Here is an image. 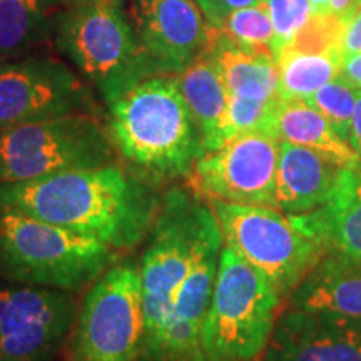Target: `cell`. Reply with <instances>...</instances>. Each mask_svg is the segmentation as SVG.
Listing matches in <instances>:
<instances>
[{
    "label": "cell",
    "mask_w": 361,
    "mask_h": 361,
    "mask_svg": "<svg viewBox=\"0 0 361 361\" xmlns=\"http://www.w3.org/2000/svg\"><path fill=\"white\" fill-rule=\"evenodd\" d=\"M161 200L154 184L119 164L0 184V211L99 239L123 255L146 241Z\"/></svg>",
    "instance_id": "6da1fadb"
},
{
    "label": "cell",
    "mask_w": 361,
    "mask_h": 361,
    "mask_svg": "<svg viewBox=\"0 0 361 361\" xmlns=\"http://www.w3.org/2000/svg\"><path fill=\"white\" fill-rule=\"evenodd\" d=\"M107 133L126 169L161 186L188 179L204 144L174 75L156 74L107 104Z\"/></svg>",
    "instance_id": "7a4b0ae2"
},
{
    "label": "cell",
    "mask_w": 361,
    "mask_h": 361,
    "mask_svg": "<svg viewBox=\"0 0 361 361\" xmlns=\"http://www.w3.org/2000/svg\"><path fill=\"white\" fill-rule=\"evenodd\" d=\"M214 211L186 184L162 192L161 207L146 239L141 259L142 306L146 319L142 361H156L179 291L196 258Z\"/></svg>",
    "instance_id": "3957f363"
},
{
    "label": "cell",
    "mask_w": 361,
    "mask_h": 361,
    "mask_svg": "<svg viewBox=\"0 0 361 361\" xmlns=\"http://www.w3.org/2000/svg\"><path fill=\"white\" fill-rule=\"evenodd\" d=\"M121 256L99 239L0 211V278L8 283L78 293L96 283Z\"/></svg>",
    "instance_id": "277c9868"
},
{
    "label": "cell",
    "mask_w": 361,
    "mask_h": 361,
    "mask_svg": "<svg viewBox=\"0 0 361 361\" xmlns=\"http://www.w3.org/2000/svg\"><path fill=\"white\" fill-rule=\"evenodd\" d=\"M54 44L109 104L157 72L144 51L124 0L69 6L57 19Z\"/></svg>",
    "instance_id": "5b68a950"
},
{
    "label": "cell",
    "mask_w": 361,
    "mask_h": 361,
    "mask_svg": "<svg viewBox=\"0 0 361 361\" xmlns=\"http://www.w3.org/2000/svg\"><path fill=\"white\" fill-rule=\"evenodd\" d=\"M281 298L268 278L224 245L202 328L206 360H259L276 326Z\"/></svg>",
    "instance_id": "8992f818"
},
{
    "label": "cell",
    "mask_w": 361,
    "mask_h": 361,
    "mask_svg": "<svg viewBox=\"0 0 361 361\" xmlns=\"http://www.w3.org/2000/svg\"><path fill=\"white\" fill-rule=\"evenodd\" d=\"M144 336L141 263L119 259L85 291L64 361H142Z\"/></svg>",
    "instance_id": "52a82bcc"
},
{
    "label": "cell",
    "mask_w": 361,
    "mask_h": 361,
    "mask_svg": "<svg viewBox=\"0 0 361 361\" xmlns=\"http://www.w3.org/2000/svg\"><path fill=\"white\" fill-rule=\"evenodd\" d=\"M119 164L101 117L74 114L0 129V184Z\"/></svg>",
    "instance_id": "ba28073f"
},
{
    "label": "cell",
    "mask_w": 361,
    "mask_h": 361,
    "mask_svg": "<svg viewBox=\"0 0 361 361\" xmlns=\"http://www.w3.org/2000/svg\"><path fill=\"white\" fill-rule=\"evenodd\" d=\"M226 246L258 269L281 296H291L326 252L291 216L269 206L207 201Z\"/></svg>",
    "instance_id": "9c48e42d"
},
{
    "label": "cell",
    "mask_w": 361,
    "mask_h": 361,
    "mask_svg": "<svg viewBox=\"0 0 361 361\" xmlns=\"http://www.w3.org/2000/svg\"><path fill=\"white\" fill-rule=\"evenodd\" d=\"M74 114L102 112L87 80L66 62L25 56L0 64V129Z\"/></svg>",
    "instance_id": "30bf717a"
},
{
    "label": "cell",
    "mask_w": 361,
    "mask_h": 361,
    "mask_svg": "<svg viewBox=\"0 0 361 361\" xmlns=\"http://www.w3.org/2000/svg\"><path fill=\"white\" fill-rule=\"evenodd\" d=\"M279 144L264 133L236 135L204 152L188 184L206 201L274 207Z\"/></svg>",
    "instance_id": "8fae6325"
},
{
    "label": "cell",
    "mask_w": 361,
    "mask_h": 361,
    "mask_svg": "<svg viewBox=\"0 0 361 361\" xmlns=\"http://www.w3.org/2000/svg\"><path fill=\"white\" fill-rule=\"evenodd\" d=\"M75 293L11 284L0 288V361H52L78 316Z\"/></svg>",
    "instance_id": "7c38bea8"
},
{
    "label": "cell",
    "mask_w": 361,
    "mask_h": 361,
    "mask_svg": "<svg viewBox=\"0 0 361 361\" xmlns=\"http://www.w3.org/2000/svg\"><path fill=\"white\" fill-rule=\"evenodd\" d=\"M133 12L157 74H179L207 51L211 24L194 0H135Z\"/></svg>",
    "instance_id": "4fadbf2b"
},
{
    "label": "cell",
    "mask_w": 361,
    "mask_h": 361,
    "mask_svg": "<svg viewBox=\"0 0 361 361\" xmlns=\"http://www.w3.org/2000/svg\"><path fill=\"white\" fill-rule=\"evenodd\" d=\"M261 361H361V322L290 308Z\"/></svg>",
    "instance_id": "5bb4252c"
},
{
    "label": "cell",
    "mask_w": 361,
    "mask_h": 361,
    "mask_svg": "<svg viewBox=\"0 0 361 361\" xmlns=\"http://www.w3.org/2000/svg\"><path fill=\"white\" fill-rule=\"evenodd\" d=\"M345 169L323 152L281 142L274 209L296 216L324 206L335 192Z\"/></svg>",
    "instance_id": "9a60e30c"
},
{
    "label": "cell",
    "mask_w": 361,
    "mask_h": 361,
    "mask_svg": "<svg viewBox=\"0 0 361 361\" xmlns=\"http://www.w3.org/2000/svg\"><path fill=\"white\" fill-rule=\"evenodd\" d=\"M291 218L326 255L361 266V166L343 171L326 204Z\"/></svg>",
    "instance_id": "2e32d148"
},
{
    "label": "cell",
    "mask_w": 361,
    "mask_h": 361,
    "mask_svg": "<svg viewBox=\"0 0 361 361\" xmlns=\"http://www.w3.org/2000/svg\"><path fill=\"white\" fill-rule=\"evenodd\" d=\"M291 308L361 322V266L326 255L291 293Z\"/></svg>",
    "instance_id": "e0dca14e"
},
{
    "label": "cell",
    "mask_w": 361,
    "mask_h": 361,
    "mask_svg": "<svg viewBox=\"0 0 361 361\" xmlns=\"http://www.w3.org/2000/svg\"><path fill=\"white\" fill-rule=\"evenodd\" d=\"M174 78L200 128L204 152L219 149L226 144L229 90L216 61L204 52Z\"/></svg>",
    "instance_id": "ac0fdd59"
},
{
    "label": "cell",
    "mask_w": 361,
    "mask_h": 361,
    "mask_svg": "<svg viewBox=\"0 0 361 361\" xmlns=\"http://www.w3.org/2000/svg\"><path fill=\"white\" fill-rule=\"evenodd\" d=\"M207 54L214 59L231 96L247 99L279 97V72L273 56L239 47L228 34L211 25Z\"/></svg>",
    "instance_id": "d6986e66"
},
{
    "label": "cell",
    "mask_w": 361,
    "mask_h": 361,
    "mask_svg": "<svg viewBox=\"0 0 361 361\" xmlns=\"http://www.w3.org/2000/svg\"><path fill=\"white\" fill-rule=\"evenodd\" d=\"M64 0H0V64L29 56L54 39Z\"/></svg>",
    "instance_id": "ffe728a7"
},
{
    "label": "cell",
    "mask_w": 361,
    "mask_h": 361,
    "mask_svg": "<svg viewBox=\"0 0 361 361\" xmlns=\"http://www.w3.org/2000/svg\"><path fill=\"white\" fill-rule=\"evenodd\" d=\"M273 135L279 142H291L323 152L343 168H358L361 159L331 123L306 101H279L273 121Z\"/></svg>",
    "instance_id": "44dd1931"
},
{
    "label": "cell",
    "mask_w": 361,
    "mask_h": 361,
    "mask_svg": "<svg viewBox=\"0 0 361 361\" xmlns=\"http://www.w3.org/2000/svg\"><path fill=\"white\" fill-rule=\"evenodd\" d=\"M340 52L305 54L283 51L276 57L279 72V97L283 101H308L316 90L340 75Z\"/></svg>",
    "instance_id": "7402d4cb"
},
{
    "label": "cell",
    "mask_w": 361,
    "mask_h": 361,
    "mask_svg": "<svg viewBox=\"0 0 361 361\" xmlns=\"http://www.w3.org/2000/svg\"><path fill=\"white\" fill-rule=\"evenodd\" d=\"M218 29L228 34L239 47L246 51L273 56L271 45L274 39V29L264 2L231 12Z\"/></svg>",
    "instance_id": "603a6c76"
},
{
    "label": "cell",
    "mask_w": 361,
    "mask_h": 361,
    "mask_svg": "<svg viewBox=\"0 0 361 361\" xmlns=\"http://www.w3.org/2000/svg\"><path fill=\"white\" fill-rule=\"evenodd\" d=\"M281 99H247L229 94L228 116H226V142L236 135L247 133H264L273 135V121ZM274 137V135H273Z\"/></svg>",
    "instance_id": "cb8c5ba5"
},
{
    "label": "cell",
    "mask_w": 361,
    "mask_h": 361,
    "mask_svg": "<svg viewBox=\"0 0 361 361\" xmlns=\"http://www.w3.org/2000/svg\"><path fill=\"white\" fill-rule=\"evenodd\" d=\"M358 90L360 89H356L350 82H346L341 75H338L331 82H328L319 90H316L306 102H310L311 106L322 112L329 123H331L336 133L345 141H348Z\"/></svg>",
    "instance_id": "d4e9b609"
},
{
    "label": "cell",
    "mask_w": 361,
    "mask_h": 361,
    "mask_svg": "<svg viewBox=\"0 0 361 361\" xmlns=\"http://www.w3.org/2000/svg\"><path fill=\"white\" fill-rule=\"evenodd\" d=\"M345 20L329 13H311L284 51L305 54H341V34Z\"/></svg>",
    "instance_id": "484cf974"
},
{
    "label": "cell",
    "mask_w": 361,
    "mask_h": 361,
    "mask_svg": "<svg viewBox=\"0 0 361 361\" xmlns=\"http://www.w3.org/2000/svg\"><path fill=\"white\" fill-rule=\"evenodd\" d=\"M268 7L271 22H273V56L274 61L284 49L290 45L298 30L311 17V6L308 0H263Z\"/></svg>",
    "instance_id": "4316f807"
},
{
    "label": "cell",
    "mask_w": 361,
    "mask_h": 361,
    "mask_svg": "<svg viewBox=\"0 0 361 361\" xmlns=\"http://www.w3.org/2000/svg\"><path fill=\"white\" fill-rule=\"evenodd\" d=\"M263 0H196V4L204 13L211 25L219 27L229 13L251 6H258Z\"/></svg>",
    "instance_id": "83f0119b"
},
{
    "label": "cell",
    "mask_w": 361,
    "mask_h": 361,
    "mask_svg": "<svg viewBox=\"0 0 361 361\" xmlns=\"http://www.w3.org/2000/svg\"><path fill=\"white\" fill-rule=\"evenodd\" d=\"M361 52V4L345 19L341 34V57Z\"/></svg>",
    "instance_id": "f1b7e54d"
},
{
    "label": "cell",
    "mask_w": 361,
    "mask_h": 361,
    "mask_svg": "<svg viewBox=\"0 0 361 361\" xmlns=\"http://www.w3.org/2000/svg\"><path fill=\"white\" fill-rule=\"evenodd\" d=\"M340 75L353 87L361 89V52L343 59Z\"/></svg>",
    "instance_id": "f546056e"
},
{
    "label": "cell",
    "mask_w": 361,
    "mask_h": 361,
    "mask_svg": "<svg viewBox=\"0 0 361 361\" xmlns=\"http://www.w3.org/2000/svg\"><path fill=\"white\" fill-rule=\"evenodd\" d=\"M348 142L361 159V89L358 90V97H356V106L353 112V121H351Z\"/></svg>",
    "instance_id": "4dcf8cb0"
},
{
    "label": "cell",
    "mask_w": 361,
    "mask_h": 361,
    "mask_svg": "<svg viewBox=\"0 0 361 361\" xmlns=\"http://www.w3.org/2000/svg\"><path fill=\"white\" fill-rule=\"evenodd\" d=\"M358 6L360 0H329V12L345 20Z\"/></svg>",
    "instance_id": "1f68e13d"
},
{
    "label": "cell",
    "mask_w": 361,
    "mask_h": 361,
    "mask_svg": "<svg viewBox=\"0 0 361 361\" xmlns=\"http://www.w3.org/2000/svg\"><path fill=\"white\" fill-rule=\"evenodd\" d=\"M313 13H329V0H308Z\"/></svg>",
    "instance_id": "d6a6232c"
},
{
    "label": "cell",
    "mask_w": 361,
    "mask_h": 361,
    "mask_svg": "<svg viewBox=\"0 0 361 361\" xmlns=\"http://www.w3.org/2000/svg\"><path fill=\"white\" fill-rule=\"evenodd\" d=\"M85 2H92V0H64L66 7H69V6H78V4H85Z\"/></svg>",
    "instance_id": "836d02e7"
},
{
    "label": "cell",
    "mask_w": 361,
    "mask_h": 361,
    "mask_svg": "<svg viewBox=\"0 0 361 361\" xmlns=\"http://www.w3.org/2000/svg\"><path fill=\"white\" fill-rule=\"evenodd\" d=\"M251 361H261V358L259 360H251Z\"/></svg>",
    "instance_id": "e575fe53"
},
{
    "label": "cell",
    "mask_w": 361,
    "mask_h": 361,
    "mask_svg": "<svg viewBox=\"0 0 361 361\" xmlns=\"http://www.w3.org/2000/svg\"><path fill=\"white\" fill-rule=\"evenodd\" d=\"M360 4H361V0H360Z\"/></svg>",
    "instance_id": "d590c367"
}]
</instances>
